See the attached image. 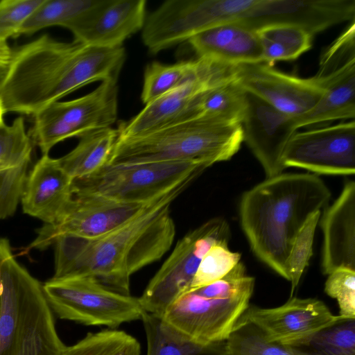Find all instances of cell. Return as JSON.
I'll return each mask as SVG.
<instances>
[{"instance_id": "1", "label": "cell", "mask_w": 355, "mask_h": 355, "mask_svg": "<svg viewBox=\"0 0 355 355\" xmlns=\"http://www.w3.org/2000/svg\"><path fill=\"white\" fill-rule=\"evenodd\" d=\"M193 180L180 182L107 234L94 239L58 236L53 244V278L89 276L112 291L130 295V277L160 259L171 247L175 226L170 206Z\"/></svg>"}, {"instance_id": "2", "label": "cell", "mask_w": 355, "mask_h": 355, "mask_svg": "<svg viewBox=\"0 0 355 355\" xmlns=\"http://www.w3.org/2000/svg\"><path fill=\"white\" fill-rule=\"evenodd\" d=\"M331 192L318 176L281 173L245 192L239 205L243 231L256 257L290 281L288 259L297 233Z\"/></svg>"}, {"instance_id": "3", "label": "cell", "mask_w": 355, "mask_h": 355, "mask_svg": "<svg viewBox=\"0 0 355 355\" xmlns=\"http://www.w3.org/2000/svg\"><path fill=\"white\" fill-rule=\"evenodd\" d=\"M0 355H62L67 346L59 337L42 284L0 238Z\"/></svg>"}, {"instance_id": "4", "label": "cell", "mask_w": 355, "mask_h": 355, "mask_svg": "<svg viewBox=\"0 0 355 355\" xmlns=\"http://www.w3.org/2000/svg\"><path fill=\"white\" fill-rule=\"evenodd\" d=\"M243 142L241 123L199 116L154 132L118 138L107 165L230 159Z\"/></svg>"}, {"instance_id": "5", "label": "cell", "mask_w": 355, "mask_h": 355, "mask_svg": "<svg viewBox=\"0 0 355 355\" xmlns=\"http://www.w3.org/2000/svg\"><path fill=\"white\" fill-rule=\"evenodd\" d=\"M254 282L239 262L223 278L182 295L162 318L198 341L227 340L250 306Z\"/></svg>"}, {"instance_id": "6", "label": "cell", "mask_w": 355, "mask_h": 355, "mask_svg": "<svg viewBox=\"0 0 355 355\" xmlns=\"http://www.w3.org/2000/svg\"><path fill=\"white\" fill-rule=\"evenodd\" d=\"M214 164L207 160L106 165L73 180V194H94L131 203H147Z\"/></svg>"}, {"instance_id": "7", "label": "cell", "mask_w": 355, "mask_h": 355, "mask_svg": "<svg viewBox=\"0 0 355 355\" xmlns=\"http://www.w3.org/2000/svg\"><path fill=\"white\" fill-rule=\"evenodd\" d=\"M46 301L59 318L112 329L141 320L139 298L112 291L89 276L51 278L42 284Z\"/></svg>"}, {"instance_id": "8", "label": "cell", "mask_w": 355, "mask_h": 355, "mask_svg": "<svg viewBox=\"0 0 355 355\" xmlns=\"http://www.w3.org/2000/svg\"><path fill=\"white\" fill-rule=\"evenodd\" d=\"M230 235V225L221 217L209 219L185 234L139 297L144 311L162 318L168 308L189 291L209 249L218 243H229Z\"/></svg>"}, {"instance_id": "9", "label": "cell", "mask_w": 355, "mask_h": 355, "mask_svg": "<svg viewBox=\"0 0 355 355\" xmlns=\"http://www.w3.org/2000/svg\"><path fill=\"white\" fill-rule=\"evenodd\" d=\"M117 81H104L91 92L68 101L53 102L36 113L29 136L42 155L58 143L98 129L117 119Z\"/></svg>"}, {"instance_id": "10", "label": "cell", "mask_w": 355, "mask_h": 355, "mask_svg": "<svg viewBox=\"0 0 355 355\" xmlns=\"http://www.w3.org/2000/svg\"><path fill=\"white\" fill-rule=\"evenodd\" d=\"M323 95L309 112L293 116L297 130L355 116V20L322 53L312 76Z\"/></svg>"}, {"instance_id": "11", "label": "cell", "mask_w": 355, "mask_h": 355, "mask_svg": "<svg viewBox=\"0 0 355 355\" xmlns=\"http://www.w3.org/2000/svg\"><path fill=\"white\" fill-rule=\"evenodd\" d=\"M151 202L131 203L99 195L73 194L60 220L54 224H44L29 248L44 250L64 234L83 239L104 235L135 218Z\"/></svg>"}, {"instance_id": "12", "label": "cell", "mask_w": 355, "mask_h": 355, "mask_svg": "<svg viewBox=\"0 0 355 355\" xmlns=\"http://www.w3.org/2000/svg\"><path fill=\"white\" fill-rule=\"evenodd\" d=\"M286 167L317 174L351 175L355 173V121L295 132L282 156Z\"/></svg>"}, {"instance_id": "13", "label": "cell", "mask_w": 355, "mask_h": 355, "mask_svg": "<svg viewBox=\"0 0 355 355\" xmlns=\"http://www.w3.org/2000/svg\"><path fill=\"white\" fill-rule=\"evenodd\" d=\"M236 67L210 60L198 75L146 105L132 118L119 123L118 138L144 135L188 119L193 100L209 87L234 79Z\"/></svg>"}, {"instance_id": "14", "label": "cell", "mask_w": 355, "mask_h": 355, "mask_svg": "<svg viewBox=\"0 0 355 355\" xmlns=\"http://www.w3.org/2000/svg\"><path fill=\"white\" fill-rule=\"evenodd\" d=\"M236 80L247 93L292 116L311 110L323 95L312 77L285 73L265 62L237 65Z\"/></svg>"}, {"instance_id": "15", "label": "cell", "mask_w": 355, "mask_h": 355, "mask_svg": "<svg viewBox=\"0 0 355 355\" xmlns=\"http://www.w3.org/2000/svg\"><path fill=\"white\" fill-rule=\"evenodd\" d=\"M338 318L322 301L293 297L275 308L249 306L239 322L254 325L269 342L291 345L333 323Z\"/></svg>"}, {"instance_id": "16", "label": "cell", "mask_w": 355, "mask_h": 355, "mask_svg": "<svg viewBox=\"0 0 355 355\" xmlns=\"http://www.w3.org/2000/svg\"><path fill=\"white\" fill-rule=\"evenodd\" d=\"M145 0H96L69 28L84 45L115 48L141 31L146 19Z\"/></svg>"}, {"instance_id": "17", "label": "cell", "mask_w": 355, "mask_h": 355, "mask_svg": "<svg viewBox=\"0 0 355 355\" xmlns=\"http://www.w3.org/2000/svg\"><path fill=\"white\" fill-rule=\"evenodd\" d=\"M243 141L262 166L267 178L282 173V156L297 132L293 116L284 114L247 93V107L241 122Z\"/></svg>"}, {"instance_id": "18", "label": "cell", "mask_w": 355, "mask_h": 355, "mask_svg": "<svg viewBox=\"0 0 355 355\" xmlns=\"http://www.w3.org/2000/svg\"><path fill=\"white\" fill-rule=\"evenodd\" d=\"M73 179L58 159L42 155L28 174L21 202L25 214L54 224L62 216L73 196Z\"/></svg>"}, {"instance_id": "19", "label": "cell", "mask_w": 355, "mask_h": 355, "mask_svg": "<svg viewBox=\"0 0 355 355\" xmlns=\"http://www.w3.org/2000/svg\"><path fill=\"white\" fill-rule=\"evenodd\" d=\"M322 268L329 275L338 269L355 271V182L345 183L340 196L324 210Z\"/></svg>"}, {"instance_id": "20", "label": "cell", "mask_w": 355, "mask_h": 355, "mask_svg": "<svg viewBox=\"0 0 355 355\" xmlns=\"http://www.w3.org/2000/svg\"><path fill=\"white\" fill-rule=\"evenodd\" d=\"M188 42L199 58L230 65L263 62L257 31L238 24L210 27Z\"/></svg>"}, {"instance_id": "21", "label": "cell", "mask_w": 355, "mask_h": 355, "mask_svg": "<svg viewBox=\"0 0 355 355\" xmlns=\"http://www.w3.org/2000/svg\"><path fill=\"white\" fill-rule=\"evenodd\" d=\"M141 320L147 341L146 355H229L227 340L198 341L146 311Z\"/></svg>"}, {"instance_id": "22", "label": "cell", "mask_w": 355, "mask_h": 355, "mask_svg": "<svg viewBox=\"0 0 355 355\" xmlns=\"http://www.w3.org/2000/svg\"><path fill=\"white\" fill-rule=\"evenodd\" d=\"M79 138L72 150L58 159L73 180L89 177L107 165L118 131L112 127L105 128L88 132Z\"/></svg>"}, {"instance_id": "23", "label": "cell", "mask_w": 355, "mask_h": 355, "mask_svg": "<svg viewBox=\"0 0 355 355\" xmlns=\"http://www.w3.org/2000/svg\"><path fill=\"white\" fill-rule=\"evenodd\" d=\"M247 107V92L236 78L209 87L193 101L189 119L206 116L241 123Z\"/></svg>"}, {"instance_id": "24", "label": "cell", "mask_w": 355, "mask_h": 355, "mask_svg": "<svg viewBox=\"0 0 355 355\" xmlns=\"http://www.w3.org/2000/svg\"><path fill=\"white\" fill-rule=\"evenodd\" d=\"M262 60L270 66L277 61L294 60L312 47L313 35L305 28L290 24H277L257 31Z\"/></svg>"}, {"instance_id": "25", "label": "cell", "mask_w": 355, "mask_h": 355, "mask_svg": "<svg viewBox=\"0 0 355 355\" xmlns=\"http://www.w3.org/2000/svg\"><path fill=\"white\" fill-rule=\"evenodd\" d=\"M209 62V60L199 58L172 64L151 62L144 71L141 94L142 103L147 105L198 75Z\"/></svg>"}, {"instance_id": "26", "label": "cell", "mask_w": 355, "mask_h": 355, "mask_svg": "<svg viewBox=\"0 0 355 355\" xmlns=\"http://www.w3.org/2000/svg\"><path fill=\"white\" fill-rule=\"evenodd\" d=\"M288 346L305 355H355V318L338 315L333 323Z\"/></svg>"}, {"instance_id": "27", "label": "cell", "mask_w": 355, "mask_h": 355, "mask_svg": "<svg viewBox=\"0 0 355 355\" xmlns=\"http://www.w3.org/2000/svg\"><path fill=\"white\" fill-rule=\"evenodd\" d=\"M96 0H44L25 21L19 35H31L41 29L60 26L68 28Z\"/></svg>"}, {"instance_id": "28", "label": "cell", "mask_w": 355, "mask_h": 355, "mask_svg": "<svg viewBox=\"0 0 355 355\" xmlns=\"http://www.w3.org/2000/svg\"><path fill=\"white\" fill-rule=\"evenodd\" d=\"M138 340L123 331L104 329L89 333L62 355H140Z\"/></svg>"}, {"instance_id": "29", "label": "cell", "mask_w": 355, "mask_h": 355, "mask_svg": "<svg viewBox=\"0 0 355 355\" xmlns=\"http://www.w3.org/2000/svg\"><path fill=\"white\" fill-rule=\"evenodd\" d=\"M229 355H305L288 345L268 341L254 325L239 322L227 340Z\"/></svg>"}, {"instance_id": "30", "label": "cell", "mask_w": 355, "mask_h": 355, "mask_svg": "<svg viewBox=\"0 0 355 355\" xmlns=\"http://www.w3.org/2000/svg\"><path fill=\"white\" fill-rule=\"evenodd\" d=\"M32 148L23 117L15 119L11 125L0 123V173L29 164Z\"/></svg>"}, {"instance_id": "31", "label": "cell", "mask_w": 355, "mask_h": 355, "mask_svg": "<svg viewBox=\"0 0 355 355\" xmlns=\"http://www.w3.org/2000/svg\"><path fill=\"white\" fill-rule=\"evenodd\" d=\"M240 259L241 254L230 250L228 243L214 244L201 259L189 291L223 278L240 262Z\"/></svg>"}, {"instance_id": "32", "label": "cell", "mask_w": 355, "mask_h": 355, "mask_svg": "<svg viewBox=\"0 0 355 355\" xmlns=\"http://www.w3.org/2000/svg\"><path fill=\"white\" fill-rule=\"evenodd\" d=\"M320 215L321 211L311 214L297 233L293 243L288 259L291 293L298 285L303 272L312 256L314 234Z\"/></svg>"}, {"instance_id": "33", "label": "cell", "mask_w": 355, "mask_h": 355, "mask_svg": "<svg viewBox=\"0 0 355 355\" xmlns=\"http://www.w3.org/2000/svg\"><path fill=\"white\" fill-rule=\"evenodd\" d=\"M324 291L337 300L339 316L355 318V271L338 269L332 272L328 275Z\"/></svg>"}, {"instance_id": "34", "label": "cell", "mask_w": 355, "mask_h": 355, "mask_svg": "<svg viewBox=\"0 0 355 355\" xmlns=\"http://www.w3.org/2000/svg\"><path fill=\"white\" fill-rule=\"evenodd\" d=\"M44 0H3L0 1V39L18 36L25 21Z\"/></svg>"}, {"instance_id": "35", "label": "cell", "mask_w": 355, "mask_h": 355, "mask_svg": "<svg viewBox=\"0 0 355 355\" xmlns=\"http://www.w3.org/2000/svg\"><path fill=\"white\" fill-rule=\"evenodd\" d=\"M13 55L6 40L0 39V68H8Z\"/></svg>"}, {"instance_id": "36", "label": "cell", "mask_w": 355, "mask_h": 355, "mask_svg": "<svg viewBox=\"0 0 355 355\" xmlns=\"http://www.w3.org/2000/svg\"><path fill=\"white\" fill-rule=\"evenodd\" d=\"M8 68H5V69L0 68V86L5 76H6Z\"/></svg>"}, {"instance_id": "37", "label": "cell", "mask_w": 355, "mask_h": 355, "mask_svg": "<svg viewBox=\"0 0 355 355\" xmlns=\"http://www.w3.org/2000/svg\"><path fill=\"white\" fill-rule=\"evenodd\" d=\"M4 114V112L1 108V106L0 105V123L3 121V116Z\"/></svg>"}, {"instance_id": "38", "label": "cell", "mask_w": 355, "mask_h": 355, "mask_svg": "<svg viewBox=\"0 0 355 355\" xmlns=\"http://www.w3.org/2000/svg\"><path fill=\"white\" fill-rule=\"evenodd\" d=\"M3 292V286L1 283H0V297L2 295Z\"/></svg>"}]
</instances>
